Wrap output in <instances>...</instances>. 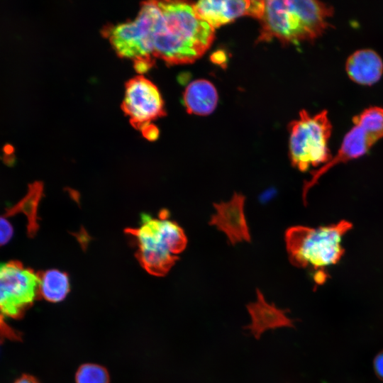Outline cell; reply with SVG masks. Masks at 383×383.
Segmentation results:
<instances>
[{
  "label": "cell",
  "instance_id": "4",
  "mask_svg": "<svg viewBox=\"0 0 383 383\" xmlns=\"http://www.w3.org/2000/svg\"><path fill=\"white\" fill-rule=\"evenodd\" d=\"M353 228L348 221L318 228L296 226L288 228L285 242L288 257L297 267L321 269L343 257V236Z\"/></svg>",
  "mask_w": 383,
  "mask_h": 383
},
{
  "label": "cell",
  "instance_id": "14",
  "mask_svg": "<svg viewBox=\"0 0 383 383\" xmlns=\"http://www.w3.org/2000/svg\"><path fill=\"white\" fill-rule=\"evenodd\" d=\"M183 99L189 113L205 116L214 111L218 96L211 82L206 79H197L187 87Z\"/></svg>",
  "mask_w": 383,
  "mask_h": 383
},
{
  "label": "cell",
  "instance_id": "17",
  "mask_svg": "<svg viewBox=\"0 0 383 383\" xmlns=\"http://www.w3.org/2000/svg\"><path fill=\"white\" fill-rule=\"evenodd\" d=\"M76 383H109L107 370L103 366L86 363L82 365L75 374Z\"/></svg>",
  "mask_w": 383,
  "mask_h": 383
},
{
  "label": "cell",
  "instance_id": "12",
  "mask_svg": "<svg viewBox=\"0 0 383 383\" xmlns=\"http://www.w3.org/2000/svg\"><path fill=\"white\" fill-rule=\"evenodd\" d=\"M256 301L247 304L246 308L250 316V324L243 326L248 330L255 339L259 340L267 330L282 327L295 328L294 322L287 316L289 309L277 308L274 304H268L263 294L259 289L256 290Z\"/></svg>",
  "mask_w": 383,
  "mask_h": 383
},
{
  "label": "cell",
  "instance_id": "6",
  "mask_svg": "<svg viewBox=\"0 0 383 383\" xmlns=\"http://www.w3.org/2000/svg\"><path fill=\"white\" fill-rule=\"evenodd\" d=\"M289 157L292 165L299 170L305 172L331 160L328 140L332 125L326 110L313 116L301 110L299 119L289 124Z\"/></svg>",
  "mask_w": 383,
  "mask_h": 383
},
{
  "label": "cell",
  "instance_id": "10",
  "mask_svg": "<svg viewBox=\"0 0 383 383\" xmlns=\"http://www.w3.org/2000/svg\"><path fill=\"white\" fill-rule=\"evenodd\" d=\"M193 9L198 18L215 29L244 16L260 20L264 12L265 1L203 0L194 4Z\"/></svg>",
  "mask_w": 383,
  "mask_h": 383
},
{
  "label": "cell",
  "instance_id": "18",
  "mask_svg": "<svg viewBox=\"0 0 383 383\" xmlns=\"http://www.w3.org/2000/svg\"><path fill=\"white\" fill-rule=\"evenodd\" d=\"M13 233V228L11 223L4 216H0V246L7 243Z\"/></svg>",
  "mask_w": 383,
  "mask_h": 383
},
{
  "label": "cell",
  "instance_id": "21",
  "mask_svg": "<svg viewBox=\"0 0 383 383\" xmlns=\"http://www.w3.org/2000/svg\"><path fill=\"white\" fill-rule=\"evenodd\" d=\"M213 57V59H215V58H217V59H218V60H217L216 61H215V62H221L220 60H218V57ZM220 59H222L223 60H224L225 56H224L223 53H222L221 55L219 56V60H220Z\"/></svg>",
  "mask_w": 383,
  "mask_h": 383
},
{
  "label": "cell",
  "instance_id": "3",
  "mask_svg": "<svg viewBox=\"0 0 383 383\" xmlns=\"http://www.w3.org/2000/svg\"><path fill=\"white\" fill-rule=\"evenodd\" d=\"M167 213L161 211L158 219L143 214L139 228L125 230L135 238L138 246L135 256L141 266L157 277L165 276L170 271L179 259L177 255L187 244L184 230L167 219Z\"/></svg>",
  "mask_w": 383,
  "mask_h": 383
},
{
  "label": "cell",
  "instance_id": "13",
  "mask_svg": "<svg viewBox=\"0 0 383 383\" xmlns=\"http://www.w3.org/2000/svg\"><path fill=\"white\" fill-rule=\"evenodd\" d=\"M345 70L349 78L361 85H372L383 73V62L373 50L361 49L353 52L347 59Z\"/></svg>",
  "mask_w": 383,
  "mask_h": 383
},
{
  "label": "cell",
  "instance_id": "15",
  "mask_svg": "<svg viewBox=\"0 0 383 383\" xmlns=\"http://www.w3.org/2000/svg\"><path fill=\"white\" fill-rule=\"evenodd\" d=\"M40 277L39 294L50 302L63 301L70 291V279L66 272L58 270H48L38 272Z\"/></svg>",
  "mask_w": 383,
  "mask_h": 383
},
{
  "label": "cell",
  "instance_id": "11",
  "mask_svg": "<svg viewBox=\"0 0 383 383\" xmlns=\"http://www.w3.org/2000/svg\"><path fill=\"white\" fill-rule=\"evenodd\" d=\"M245 201L242 194L235 193L228 201L213 204L216 212L209 224L223 232L233 245L250 240L244 211Z\"/></svg>",
  "mask_w": 383,
  "mask_h": 383
},
{
  "label": "cell",
  "instance_id": "19",
  "mask_svg": "<svg viewBox=\"0 0 383 383\" xmlns=\"http://www.w3.org/2000/svg\"><path fill=\"white\" fill-rule=\"evenodd\" d=\"M374 369L377 377L383 380V350L374 360Z\"/></svg>",
  "mask_w": 383,
  "mask_h": 383
},
{
  "label": "cell",
  "instance_id": "5",
  "mask_svg": "<svg viewBox=\"0 0 383 383\" xmlns=\"http://www.w3.org/2000/svg\"><path fill=\"white\" fill-rule=\"evenodd\" d=\"M161 10L157 1L141 3L135 20L103 30L118 55L130 59L138 73L147 72L153 65V36Z\"/></svg>",
  "mask_w": 383,
  "mask_h": 383
},
{
  "label": "cell",
  "instance_id": "7",
  "mask_svg": "<svg viewBox=\"0 0 383 383\" xmlns=\"http://www.w3.org/2000/svg\"><path fill=\"white\" fill-rule=\"evenodd\" d=\"M353 126L345 135L337 153L326 165L311 172L304 183L303 199L326 172L335 165L358 158L383 138V108L372 106L365 109L353 118Z\"/></svg>",
  "mask_w": 383,
  "mask_h": 383
},
{
  "label": "cell",
  "instance_id": "2",
  "mask_svg": "<svg viewBox=\"0 0 383 383\" xmlns=\"http://www.w3.org/2000/svg\"><path fill=\"white\" fill-rule=\"evenodd\" d=\"M333 13L331 5L316 0L265 1L257 42L276 38L298 44L315 40L328 28Z\"/></svg>",
  "mask_w": 383,
  "mask_h": 383
},
{
  "label": "cell",
  "instance_id": "1",
  "mask_svg": "<svg viewBox=\"0 0 383 383\" xmlns=\"http://www.w3.org/2000/svg\"><path fill=\"white\" fill-rule=\"evenodd\" d=\"M161 10L153 36L155 58L168 65L192 63L212 44L215 32L196 16L193 4L184 1H157Z\"/></svg>",
  "mask_w": 383,
  "mask_h": 383
},
{
  "label": "cell",
  "instance_id": "8",
  "mask_svg": "<svg viewBox=\"0 0 383 383\" xmlns=\"http://www.w3.org/2000/svg\"><path fill=\"white\" fill-rule=\"evenodd\" d=\"M40 277L20 262H0V334L11 331L4 319L19 316L39 295Z\"/></svg>",
  "mask_w": 383,
  "mask_h": 383
},
{
  "label": "cell",
  "instance_id": "9",
  "mask_svg": "<svg viewBox=\"0 0 383 383\" xmlns=\"http://www.w3.org/2000/svg\"><path fill=\"white\" fill-rule=\"evenodd\" d=\"M122 110L128 116L131 125L141 132L152 126L153 120L165 115L159 89L143 75L127 82Z\"/></svg>",
  "mask_w": 383,
  "mask_h": 383
},
{
  "label": "cell",
  "instance_id": "20",
  "mask_svg": "<svg viewBox=\"0 0 383 383\" xmlns=\"http://www.w3.org/2000/svg\"><path fill=\"white\" fill-rule=\"evenodd\" d=\"M14 383H39L38 381L33 377L28 374H24L17 379Z\"/></svg>",
  "mask_w": 383,
  "mask_h": 383
},
{
  "label": "cell",
  "instance_id": "16",
  "mask_svg": "<svg viewBox=\"0 0 383 383\" xmlns=\"http://www.w3.org/2000/svg\"><path fill=\"white\" fill-rule=\"evenodd\" d=\"M43 184L35 182L30 185L26 196L18 203L21 211L28 218V231L30 236L34 235L38 228L37 219V208L43 195Z\"/></svg>",
  "mask_w": 383,
  "mask_h": 383
}]
</instances>
